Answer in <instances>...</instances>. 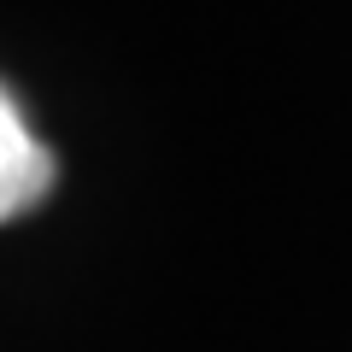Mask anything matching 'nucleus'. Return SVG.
Segmentation results:
<instances>
[{
    "mask_svg": "<svg viewBox=\"0 0 352 352\" xmlns=\"http://www.w3.org/2000/svg\"><path fill=\"white\" fill-rule=\"evenodd\" d=\"M53 188V153L24 129L18 106H0V212L18 217Z\"/></svg>",
    "mask_w": 352,
    "mask_h": 352,
    "instance_id": "obj_1",
    "label": "nucleus"
}]
</instances>
